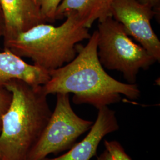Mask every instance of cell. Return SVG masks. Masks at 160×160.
I'll return each instance as SVG.
<instances>
[{"label":"cell","mask_w":160,"mask_h":160,"mask_svg":"<svg viewBox=\"0 0 160 160\" xmlns=\"http://www.w3.org/2000/svg\"><path fill=\"white\" fill-rule=\"evenodd\" d=\"M139 3L152 8L157 15L160 13V0H137Z\"/></svg>","instance_id":"5bb4252c"},{"label":"cell","mask_w":160,"mask_h":160,"mask_svg":"<svg viewBox=\"0 0 160 160\" xmlns=\"http://www.w3.org/2000/svg\"><path fill=\"white\" fill-rule=\"evenodd\" d=\"M4 20V42L41 23H45L41 16L37 0H0Z\"/></svg>","instance_id":"ba28073f"},{"label":"cell","mask_w":160,"mask_h":160,"mask_svg":"<svg viewBox=\"0 0 160 160\" xmlns=\"http://www.w3.org/2000/svg\"><path fill=\"white\" fill-rule=\"evenodd\" d=\"M12 94L4 86H0V132L2 128V118L12 102Z\"/></svg>","instance_id":"4fadbf2b"},{"label":"cell","mask_w":160,"mask_h":160,"mask_svg":"<svg viewBox=\"0 0 160 160\" xmlns=\"http://www.w3.org/2000/svg\"><path fill=\"white\" fill-rule=\"evenodd\" d=\"M98 110L96 120L84 139L75 143L64 154L53 158L46 157L42 160H90L96 156L98 145L103 138L119 129L114 111L108 106Z\"/></svg>","instance_id":"52a82bcc"},{"label":"cell","mask_w":160,"mask_h":160,"mask_svg":"<svg viewBox=\"0 0 160 160\" xmlns=\"http://www.w3.org/2000/svg\"><path fill=\"white\" fill-rule=\"evenodd\" d=\"M115 0H62L56 12V20L71 13L77 14L90 29L95 21L102 22L112 16V6Z\"/></svg>","instance_id":"30bf717a"},{"label":"cell","mask_w":160,"mask_h":160,"mask_svg":"<svg viewBox=\"0 0 160 160\" xmlns=\"http://www.w3.org/2000/svg\"><path fill=\"white\" fill-rule=\"evenodd\" d=\"M97 53L104 68L122 73L129 84H135L140 69H148L157 61L142 46L135 43L121 23L112 16L98 26Z\"/></svg>","instance_id":"277c9868"},{"label":"cell","mask_w":160,"mask_h":160,"mask_svg":"<svg viewBox=\"0 0 160 160\" xmlns=\"http://www.w3.org/2000/svg\"><path fill=\"white\" fill-rule=\"evenodd\" d=\"M4 32V20L1 7L0 6V40L3 37Z\"/></svg>","instance_id":"9a60e30c"},{"label":"cell","mask_w":160,"mask_h":160,"mask_svg":"<svg viewBox=\"0 0 160 160\" xmlns=\"http://www.w3.org/2000/svg\"><path fill=\"white\" fill-rule=\"evenodd\" d=\"M12 102L2 118L0 160H26L45 128L52 112L42 86L12 80L4 85Z\"/></svg>","instance_id":"7a4b0ae2"},{"label":"cell","mask_w":160,"mask_h":160,"mask_svg":"<svg viewBox=\"0 0 160 160\" xmlns=\"http://www.w3.org/2000/svg\"><path fill=\"white\" fill-rule=\"evenodd\" d=\"M22 80L32 86H43L50 79L49 71L26 62L10 51L0 52V86L12 80Z\"/></svg>","instance_id":"9c48e42d"},{"label":"cell","mask_w":160,"mask_h":160,"mask_svg":"<svg viewBox=\"0 0 160 160\" xmlns=\"http://www.w3.org/2000/svg\"><path fill=\"white\" fill-rule=\"evenodd\" d=\"M106 149L111 155L113 160H132L126 154L122 145L116 141H109L106 140L104 142Z\"/></svg>","instance_id":"7c38bea8"},{"label":"cell","mask_w":160,"mask_h":160,"mask_svg":"<svg viewBox=\"0 0 160 160\" xmlns=\"http://www.w3.org/2000/svg\"><path fill=\"white\" fill-rule=\"evenodd\" d=\"M97 160H113L109 152L105 149L102 154L97 157Z\"/></svg>","instance_id":"2e32d148"},{"label":"cell","mask_w":160,"mask_h":160,"mask_svg":"<svg viewBox=\"0 0 160 160\" xmlns=\"http://www.w3.org/2000/svg\"><path fill=\"white\" fill-rule=\"evenodd\" d=\"M62 0H37L40 7L43 22L54 23L56 21V12Z\"/></svg>","instance_id":"8fae6325"},{"label":"cell","mask_w":160,"mask_h":160,"mask_svg":"<svg viewBox=\"0 0 160 160\" xmlns=\"http://www.w3.org/2000/svg\"><path fill=\"white\" fill-rule=\"evenodd\" d=\"M98 38L96 30L85 46L77 45L72 61L49 71L50 79L42 86L46 95L72 93L75 104H88L97 109L119 102L122 94L133 100L140 97L136 84L122 82L106 72L98 57Z\"/></svg>","instance_id":"6da1fadb"},{"label":"cell","mask_w":160,"mask_h":160,"mask_svg":"<svg viewBox=\"0 0 160 160\" xmlns=\"http://www.w3.org/2000/svg\"><path fill=\"white\" fill-rule=\"evenodd\" d=\"M62 24L41 23L4 42V50L19 57L29 58L34 65L48 71L59 68L72 61L77 45L91 34L84 21L71 13Z\"/></svg>","instance_id":"3957f363"},{"label":"cell","mask_w":160,"mask_h":160,"mask_svg":"<svg viewBox=\"0 0 160 160\" xmlns=\"http://www.w3.org/2000/svg\"><path fill=\"white\" fill-rule=\"evenodd\" d=\"M93 123L75 113L70 103L69 94L58 93L55 109L26 160H42L50 154L58 155L68 151Z\"/></svg>","instance_id":"5b68a950"},{"label":"cell","mask_w":160,"mask_h":160,"mask_svg":"<svg viewBox=\"0 0 160 160\" xmlns=\"http://www.w3.org/2000/svg\"><path fill=\"white\" fill-rule=\"evenodd\" d=\"M111 14L114 20L122 24L127 34L160 62V41L151 24L157 13L152 8L137 0H115Z\"/></svg>","instance_id":"8992f818"}]
</instances>
